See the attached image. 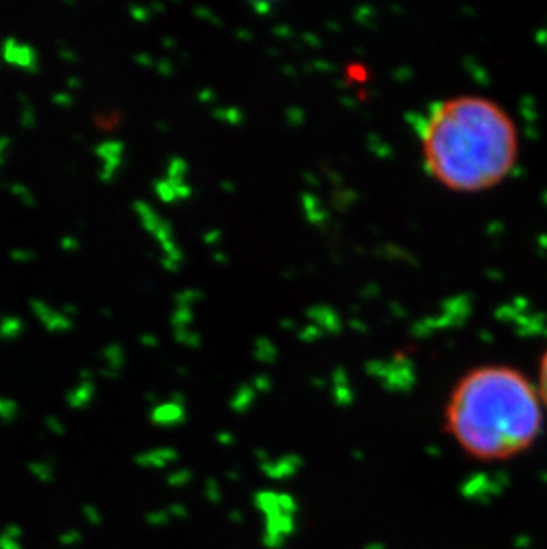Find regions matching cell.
Masks as SVG:
<instances>
[{
    "label": "cell",
    "mask_w": 547,
    "mask_h": 549,
    "mask_svg": "<svg viewBox=\"0 0 547 549\" xmlns=\"http://www.w3.org/2000/svg\"><path fill=\"white\" fill-rule=\"evenodd\" d=\"M537 388H539L540 398L544 402L547 413V349L540 356L539 375H537Z\"/></svg>",
    "instance_id": "obj_3"
},
{
    "label": "cell",
    "mask_w": 547,
    "mask_h": 549,
    "mask_svg": "<svg viewBox=\"0 0 547 549\" xmlns=\"http://www.w3.org/2000/svg\"><path fill=\"white\" fill-rule=\"evenodd\" d=\"M420 139L429 175L464 194L505 182L516 169L521 146L507 109L482 95L452 96L432 105Z\"/></svg>",
    "instance_id": "obj_1"
},
{
    "label": "cell",
    "mask_w": 547,
    "mask_h": 549,
    "mask_svg": "<svg viewBox=\"0 0 547 549\" xmlns=\"http://www.w3.org/2000/svg\"><path fill=\"white\" fill-rule=\"evenodd\" d=\"M15 50V45H11V43H8V54H6V59H8V61H11V63L20 64V66H27V64H29V61H32L31 54H27V56H24V54H20V57H13V52H15ZM16 56H18V54H16Z\"/></svg>",
    "instance_id": "obj_4"
},
{
    "label": "cell",
    "mask_w": 547,
    "mask_h": 549,
    "mask_svg": "<svg viewBox=\"0 0 547 549\" xmlns=\"http://www.w3.org/2000/svg\"><path fill=\"white\" fill-rule=\"evenodd\" d=\"M546 407L537 382L508 365L475 366L460 377L446 402V430L476 461L514 459L544 430Z\"/></svg>",
    "instance_id": "obj_2"
}]
</instances>
